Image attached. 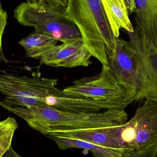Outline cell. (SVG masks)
Listing matches in <instances>:
<instances>
[{"mask_svg":"<svg viewBox=\"0 0 157 157\" xmlns=\"http://www.w3.org/2000/svg\"><path fill=\"white\" fill-rule=\"evenodd\" d=\"M25 120L32 129L48 136L59 132H72L122 125L127 122L124 110L110 109L98 113L68 112L46 106L20 107L1 105Z\"/></svg>","mask_w":157,"mask_h":157,"instance_id":"6da1fadb","label":"cell"},{"mask_svg":"<svg viewBox=\"0 0 157 157\" xmlns=\"http://www.w3.org/2000/svg\"><path fill=\"white\" fill-rule=\"evenodd\" d=\"M65 15L79 29L82 40L92 57L108 66L115 47L113 34L101 0H68Z\"/></svg>","mask_w":157,"mask_h":157,"instance_id":"7a4b0ae2","label":"cell"},{"mask_svg":"<svg viewBox=\"0 0 157 157\" xmlns=\"http://www.w3.org/2000/svg\"><path fill=\"white\" fill-rule=\"evenodd\" d=\"M65 7L48 4L43 0L35 3L19 4L14 16L23 25L31 27L35 31L45 33L63 43L82 40L79 29L65 14Z\"/></svg>","mask_w":157,"mask_h":157,"instance_id":"3957f363","label":"cell"},{"mask_svg":"<svg viewBox=\"0 0 157 157\" xmlns=\"http://www.w3.org/2000/svg\"><path fill=\"white\" fill-rule=\"evenodd\" d=\"M109 130L113 149L142 151L157 145V98H147L129 121Z\"/></svg>","mask_w":157,"mask_h":157,"instance_id":"277c9868","label":"cell"},{"mask_svg":"<svg viewBox=\"0 0 157 157\" xmlns=\"http://www.w3.org/2000/svg\"><path fill=\"white\" fill-rule=\"evenodd\" d=\"M56 78L29 77L0 73V92L5 99L0 101L2 105L30 107L41 106L42 99L57 87Z\"/></svg>","mask_w":157,"mask_h":157,"instance_id":"5b68a950","label":"cell"},{"mask_svg":"<svg viewBox=\"0 0 157 157\" xmlns=\"http://www.w3.org/2000/svg\"><path fill=\"white\" fill-rule=\"evenodd\" d=\"M63 91L95 100H109L129 105L135 101V93L115 78L109 67L102 65L99 73L74 81Z\"/></svg>","mask_w":157,"mask_h":157,"instance_id":"8992f818","label":"cell"},{"mask_svg":"<svg viewBox=\"0 0 157 157\" xmlns=\"http://www.w3.org/2000/svg\"><path fill=\"white\" fill-rule=\"evenodd\" d=\"M108 66L115 78L135 93V101L148 98L136 52L130 41L116 38L114 49L108 57Z\"/></svg>","mask_w":157,"mask_h":157,"instance_id":"52a82bcc","label":"cell"},{"mask_svg":"<svg viewBox=\"0 0 157 157\" xmlns=\"http://www.w3.org/2000/svg\"><path fill=\"white\" fill-rule=\"evenodd\" d=\"M42 105L59 110L76 113H98L110 109L124 110L128 104L109 100H95L80 95L69 94L57 88L42 99Z\"/></svg>","mask_w":157,"mask_h":157,"instance_id":"ba28073f","label":"cell"},{"mask_svg":"<svg viewBox=\"0 0 157 157\" xmlns=\"http://www.w3.org/2000/svg\"><path fill=\"white\" fill-rule=\"evenodd\" d=\"M92 57L82 40L63 43L52 48L40 58V62L54 67H87L92 63Z\"/></svg>","mask_w":157,"mask_h":157,"instance_id":"9c48e42d","label":"cell"},{"mask_svg":"<svg viewBox=\"0 0 157 157\" xmlns=\"http://www.w3.org/2000/svg\"><path fill=\"white\" fill-rule=\"evenodd\" d=\"M101 1L112 30L116 37H119L121 28L128 32H133L134 28L129 19L128 10L122 0Z\"/></svg>","mask_w":157,"mask_h":157,"instance_id":"30bf717a","label":"cell"},{"mask_svg":"<svg viewBox=\"0 0 157 157\" xmlns=\"http://www.w3.org/2000/svg\"><path fill=\"white\" fill-rule=\"evenodd\" d=\"M48 137L54 141L61 150L69 148H83L90 151L95 157H124L126 151L113 149L91 144L86 141L56 136Z\"/></svg>","mask_w":157,"mask_h":157,"instance_id":"8fae6325","label":"cell"},{"mask_svg":"<svg viewBox=\"0 0 157 157\" xmlns=\"http://www.w3.org/2000/svg\"><path fill=\"white\" fill-rule=\"evenodd\" d=\"M58 42L50 35L35 31L21 40L18 44L25 51L27 57L39 60L42 55L57 46Z\"/></svg>","mask_w":157,"mask_h":157,"instance_id":"7c38bea8","label":"cell"},{"mask_svg":"<svg viewBox=\"0 0 157 157\" xmlns=\"http://www.w3.org/2000/svg\"><path fill=\"white\" fill-rule=\"evenodd\" d=\"M17 128L16 120L11 116L0 121V157L11 147L14 134Z\"/></svg>","mask_w":157,"mask_h":157,"instance_id":"4fadbf2b","label":"cell"},{"mask_svg":"<svg viewBox=\"0 0 157 157\" xmlns=\"http://www.w3.org/2000/svg\"><path fill=\"white\" fill-rule=\"evenodd\" d=\"M157 155V145H156L142 151L126 152L124 157H156Z\"/></svg>","mask_w":157,"mask_h":157,"instance_id":"5bb4252c","label":"cell"},{"mask_svg":"<svg viewBox=\"0 0 157 157\" xmlns=\"http://www.w3.org/2000/svg\"><path fill=\"white\" fill-rule=\"evenodd\" d=\"M7 14L6 12L2 7L0 8V62H7L3 52L2 48V37L6 26L7 25Z\"/></svg>","mask_w":157,"mask_h":157,"instance_id":"9a60e30c","label":"cell"},{"mask_svg":"<svg viewBox=\"0 0 157 157\" xmlns=\"http://www.w3.org/2000/svg\"><path fill=\"white\" fill-rule=\"evenodd\" d=\"M48 4L54 6H59L66 7L68 0H43Z\"/></svg>","mask_w":157,"mask_h":157,"instance_id":"2e32d148","label":"cell"},{"mask_svg":"<svg viewBox=\"0 0 157 157\" xmlns=\"http://www.w3.org/2000/svg\"><path fill=\"white\" fill-rule=\"evenodd\" d=\"M125 4L129 14L136 12L135 0H122Z\"/></svg>","mask_w":157,"mask_h":157,"instance_id":"e0dca14e","label":"cell"},{"mask_svg":"<svg viewBox=\"0 0 157 157\" xmlns=\"http://www.w3.org/2000/svg\"><path fill=\"white\" fill-rule=\"evenodd\" d=\"M2 157H22L14 150L12 147H10Z\"/></svg>","mask_w":157,"mask_h":157,"instance_id":"ac0fdd59","label":"cell"},{"mask_svg":"<svg viewBox=\"0 0 157 157\" xmlns=\"http://www.w3.org/2000/svg\"><path fill=\"white\" fill-rule=\"evenodd\" d=\"M40 1L41 0H26L27 2L29 3H35Z\"/></svg>","mask_w":157,"mask_h":157,"instance_id":"d6986e66","label":"cell"},{"mask_svg":"<svg viewBox=\"0 0 157 157\" xmlns=\"http://www.w3.org/2000/svg\"><path fill=\"white\" fill-rule=\"evenodd\" d=\"M1 1V0H0ZM2 7V5H1V2H0V8Z\"/></svg>","mask_w":157,"mask_h":157,"instance_id":"ffe728a7","label":"cell"}]
</instances>
